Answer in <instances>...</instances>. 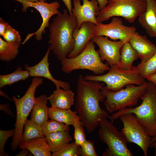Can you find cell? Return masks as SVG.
<instances>
[{"label": "cell", "instance_id": "obj_18", "mask_svg": "<svg viewBox=\"0 0 156 156\" xmlns=\"http://www.w3.org/2000/svg\"><path fill=\"white\" fill-rule=\"evenodd\" d=\"M146 1V10L138 17V21L149 36L156 38V0Z\"/></svg>", "mask_w": 156, "mask_h": 156}, {"label": "cell", "instance_id": "obj_8", "mask_svg": "<svg viewBox=\"0 0 156 156\" xmlns=\"http://www.w3.org/2000/svg\"><path fill=\"white\" fill-rule=\"evenodd\" d=\"M146 0H108L107 5L100 11L96 19L101 23L113 17H121L133 23L146 10Z\"/></svg>", "mask_w": 156, "mask_h": 156}, {"label": "cell", "instance_id": "obj_26", "mask_svg": "<svg viewBox=\"0 0 156 156\" xmlns=\"http://www.w3.org/2000/svg\"><path fill=\"white\" fill-rule=\"evenodd\" d=\"M30 77L27 70H23L21 66H18L14 72L7 75H0V88L7 85L10 86L20 81L25 80Z\"/></svg>", "mask_w": 156, "mask_h": 156}, {"label": "cell", "instance_id": "obj_6", "mask_svg": "<svg viewBox=\"0 0 156 156\" xmlns=\"http://www.w3.org/2000/svg\"><path fill=\"white\" fill-rule=\"evenodd\" d=\"M43 82V79L40 77H34L25 93L22 97L17 98L15 96L13 97L16 112L15 134L10 146L11 149L13 151L16 150L22 141L24 125L35 103L36 89Z\"/></svg>", "mask_w": 156, "mask_h": 156}, {"label": "cell", "instance_id": "obj_34", "mask_svg": "<svg viewBox=\"0 0 156 156\" xmlns=\"http://www.w3.org/2000/svg\"><path fill=\"white\" fill-rule=\"evenodd\" d=\"M81 156H97L94 143L92 141L87 140L81 146Z\"/></svg>", "mask_w": 156, "mask_h": 156}, {"label": "cell", "instance_id": "obj_28", "mask_svg": "<svg viewBox=\"0 0 156 156\" xmlns=\"http://www.w3.org/2000/svg\"><path fill=\"white\" fill-rule=\"evenodd\" d=\"M43 133L45 136L48 134L60 131H69V126L54 120L51 119L45 121L41 126Z\"/></svg>", "mask_w": 156, "mask_h": 156}, {"label": "cell", "instance_id": "obj_15", "mask_svg": "<svg viewBox=\"0 0 156 156\" xmlns=\"http://www.w3.org/2000/svg\"><path fill=\"white\" fill-rule=\"evenodd\" d=\"M96 25L89 21L83 22L80 27L75 28L73 36L75 41L74 48L67 57H75L81 53L95 36Z\"/></svg>", "mask_w": 156, "mask_h": 156}, {"label": "cell", "instance_id": "obj_11", "mask_svg": "<svg viewBox=\"0 0 156 156\" xmlns=\"http://www.w3.org/2000/svg\"><path fill=\"white\" fill-rule=\"evenodd\" d=\"M20 3L23 5L22 11L26 12L28 8L33 7L35 8L40 14L42 18V22L40 28L36 32L29 34L22 44H24L33 35H36V39L40 41L42 38V34L45 32L46 27H49V20L51 17L54 15H58L60 12L58 10L60 7L59 3L57 1L48 3L44 1H39L36 2H31L25 0H14Z\"/></svg>", "mask_w": 156, "mask_h": 156}, {"label": "cell", "instance_id": "obj_24", "mask_svg": "<svg viewBox=\"0 0 156 156\" xmlns=\"http://www.w3.org/2000/svg\"><path fill=\"white\" fill-rule=\"evenodd\" d=\"M138 58L137 53L129 42L125 43L121 48L119 61L116 66L122 69L130 70L133 67L134 62Z\"/></svg>", "mask_w": 156, "mask_h": 156}, {"label": "cell", "instance_id": "obj_38", "mask_svg": "<svg viewBox=\"0 0 156 156\" xmlns=\"http://www.w3.org/2000/svg\"><path fill=\"white\" fill-rule=\"evenodd\" d=\"M98 3L100 11L103 10L107 5L108 0H96Z\"/></svg>", "mask_w": 156, "mask_h": 156}, {"label": "cell", "instance_id": "obj_1", "mask_svg": "<svg viewBox=\"0 0 156 156\" xmlns=\"http://www.w3.org/2000/svg\"><path fill=\"white\" fill-rule=\"evenodd\" d=\"M103 87L100 82L86 80L81 75L78 76L75 111L89 133L99 125L101 120L109 117L107 111L101 109L99 105L105 99L101 91Z\"/></svg>", "mask_w": 156, "mask_h": 156}, {"label": "cell", "instance_id": "obj_27", "mask_svg": "<svg viewBox=\"0 0 156 156\" xmlns=\"http://www.w3.org/2000/svg\"><path fill=\"white\" fill-rule=\"evenodd\" d=\"M24 127V131L22 135V141H27L45 136L43 133L41 127L35 124L31 119H27Z\"/></svg>", "mask_w": 156, "mask_h": 156}, {"label": "cell", "instance_id": "obj_16", "mask_svg": "<svg viewBox=\"0 0 156 156\" xmlns=\"http://www.w3.org/2000/svg\"><path fill=\"white\" fill-rule=\"evenodd\" d=\"M51 50L49 47L44 56L39 63L32 66L26 64L25 66V68L28 71L30 77H44L52 82L56 87H59L66 90L70 89L71 86L68 82L55 79L50 73L48 58Z\"/></svg>", "mask_w": 156, "mask_h": 156}, {"label": "cell", "instance_id": "obj_44", "mask_svg": "<svg viewBox=\"0 0 156 156\" xmlns=\"http://www.w3.org/2000/svg\"><path fill=\"white\" fill-rule=\"evenodd\" d=\"M154 147L155 148L154 155L156 156V146H155Z\"/></svg>", "mask_w": 156, "mask_h": 156}, {"label": "cell", "instance_id": "obj_46", "mask_svg": "<svg viewBox=\"0 0 156 156\" xmlns=\"http://www.w3.org/2000/svg\"></svg>", "mask_w": 156, "mask_h": 156}, {"label": "cell", "instance_id": "obj_19", "mask_svg": "<svg viewBox=\"0 0 156 156\" xmlns=\"http://www.w3.org/2000/svg\"><path fill=\"white\" fill-rule=\"evenodd\" d=\"M74 92L70 89H62L57 87L49 96L47 97V99L51 107L68 109L74 104Z\"/></svg>", "mask_w": 156, "mask_h": 156}, {"label": "cell", "instance_id": "obj_13", "mask_svg": "<svg viewBox=\"0 0 156 156\" xmlns=\"http://www.w3.org/2000/svg\"><path fill=\"white\" fill-rule=\"evenodd\" d=\"M99 47L97 51L102 61L106 60L110 66H116L120 58L121 48L125 44L122 42L112 41L107 37L94 36L92 39Z\"/></svg>", "mask_w": 156, "mask_h": 156}, {"label": "cell", "instance_id": "obj_23", "mask_svg": "<svg viewBox=\"0 0 156 156\" xmlns=\"http://www.w3.org/2000/svg\"><path fill=\"white\" fill-rule=\"evenodd\" d=\"M69 131H58L49 133L46 136L52 153L59 151L72 141Z\"/></svg>", "mask_w": 156, "mask_h": 156}, {"label": "cell", "instance_id": "obj_29", "mask_svg": "<svg viewBox=\"0 0 156 156\" xmlns=\"http://www.w3.org/2000/svg\"><path fill=\"white\" fill-rule=\"evenodd\" d=\"M137 67L140 74L145 79L156 73V53L148 60L141 62Z\"/></svg>", "mask_w": 156, "mask_h": 156}, {"label": "cell", "instance_id": "obj_7", "mask_svg": "<svg viewBox=\"0 0 156 156\" xmlns=\"http://www.w3.org/2000/svg\"><path fill=\"white\" fill-rule=\"evenodd\" d=\"M107 73L100 75H87L85 79L103 82L106 84L105 89L117 91L130 84L140 85L146 81L140 73L137 66H133L130 70H126L116 66H110Z\"/></svg>", "mask_w": 156, "mask_h": 156}, {"label": "cell", "instance_id": "obj_2", "mask_svg": "<svg viewBox=\"0 0 156 156\" xmlns=\"http://www.w3.org/2000/svg\"><path fill=\"white\" fill-rule=\"evenodd\" d=\"M77 24L76 18L70 16L66 9L54 18L49 24V47L58 60L67 57L73 51L75 45L73 34Z\"/></svg>", "mask_w": 156, "mask_h": 156}, {"label": "cell", "instance_id": "obj_32", "mask_svg": "<svg viewBox=\"0 0 156 156\" xmlns=\"http://www.w3.org/2000/svg\"><path fill=\"white\" fill-rule=\"evenodd\" d=\"M15 129L8 130H0V156H9L4 151V148L5 143L10 137L14 136Z\"/></svg>", "mask_w": 156, "mask_h": 156}, {"label": "cell", "instance_id": "obj_36", "mask_svg": "<svg viewBox=\"0 0 156 156\" xmlns=\"http://www.w3.org/2000/svg\"><path fill=\"white\" fill-rule=\"evenodd\" d=\"M0 110H3L8 114L14 116V115L10 110L8 103L1 104L0 105Z\"/></svg>", "mask_w": 156, "mask_h": 156}, {"label": "cell", "instance_id": "obj_30", "mask_svg": "<svg viewBox=\"0 0 156 156\" xmlns=\"http://www.w3.org/2000/svg\"><path fill=\"white\" fill-rule=\"evenodd\" d=\"M81 147L74 141L69 143L59 151L53 153L52 156H78L81 155Z\"/></svg>", "mask_w": 156, "mask_h": 156}, {"label": "cell", "instance_id": "obj_45", "mask_svg": "<svg viewBox=\"0 0 156 156\" xmlns=\"http://www.w3.org/2000/svg\"><path fill=\"white\" fill-rule=\"evenodd\" d=\"M40 1L46 2V0H39Z\"/></svg>", "mask_w": 156, "mask_h": 156}, {"label": "cell", "instance_id": "obj_17", "mask_svg": "<svg viewBox=\"0 0 156 156\" xmlns=\"http://www.w3.org/2000/svg\"><path fill=\"white\" fill-rule=\"evenodd\" d=\"M129 42L137 53L141 62L147 61L156 53V46L146 36L136 32Z\"/></svg>", "mask_w": 156, "mask_h": 156}, {"label": "cell", "instance_id": "obj_3", "mask_svg": "<svg viewBox=\"0 0 156 156\" xmlns=\"http://www.w3.org/2000/svg\"><path fill=\"white\" fill-rule=\"evenodd\" d=\"M141 99L142 102L140 105L116 112L110 118L113 121L125 114H133L147 133L153 138L156 136V85L149 81L147 90Z\"/></svg>", "mask_w": 156, "mask_h": 156}, {"label": "cell", "instance_id": "obj_5", "mask_svg": "<svg viewBox=\"0 0 156 156\" xmlns=\"http://www.w3.org/2000/svg\"><path fill=\"white\" fill-rule=\"evenodd\" d=\"M60 62L62 70L66 73L76 70L86 69L97 75L104 73L110 69L108 64L102 62L92 40L79 55L73 58L66 57Z\"/></svg>", "mask_w": 156, "mask_h": 156}, {"label": "cell", "instance_id": "obj_4", "mask_svg": "<svg viewBox=\"0 0 156 156\" xmlns=\"http://www.w3.org/2000/svg\"><path fill=\"white\" fill-rule=\"evenodd\" d=\"M148 82L140 85L130 84L117 91L105 89L101 90L105 99L104 105L107 111L110 113L116 112L136 105L148 88Z\"/></svg>", "mask_w": 156, "mask_h": 156}, {"label": "cell", "instance_id": "obj_9", "mask_svg": "<svg viewBox=\"0 0 156 156\" xmlns=\"http://www.w3.org/2000/svg\"><path fill=\"white\" fill-rule=\"evenodd\" d=\"M98 135L100 140L107 146L103 156H132L127 147L126 140L121 132L107 119L100 122Z\"/></svg>", "mask_w": 156, "mask_h": 156}, {"label": "cell", "instance_id": "obj_43", "mask_svg": "<svg viewBox=\"0 0 156 156\" xmlns=\"http://www.w3.org/2000/svg\"><path fill=\"white\" fill-rule=\"evenodd\" d=\"M31 2H36L39 1V0H25Z\"/></svg>", "mask_w": 156, "mask_h": 156}, {"label": "cell", "instance_id": "obj_14", "mask_svg": "<svg viewBox=\"0 0 156 156\" xmlns=\"http://www.w3.org/2000/svg\"><path fill=\"white\" fill-rule=\"evenodd\" d=\"M83 4H81L80 0H73V8L72 12L73 15L76 18L77 28H79L84 22L89 21L96 25L99 23L96 17L100 12L98 3L96 0H82Z\"/></svg>", "mask_w": 156, "mask_h": 156}, {"label": "cell", "instance_id": "obj_31", "mask_svg": "<svg viewBox=\"0 0 156 156\" xmlns=\"http://www.w3.org/2000/svg\"><path fill=\"white\" fill-rule=\"evenodd\" d=\"M74 138L75 144L81 146L87 140L85 133L83 130L84 126L82 124L75 125Z\"/></svg>", "mask_w": 156, "mask_h": 156}, {"label": "cell", "instance_id": "obj_22", "mask_svg": "<svg viewBox=\"0 0 156 156\" xmlns=\"http://www.w3.org/2000/svg\"><path fill=\"white\" fill-rule=\"evenodd\" d=\"M19 147L21 149H27L34 156H50L52 155L45 136L27 141H22Z\"/></svg>", "mask_w": 156, "mask_h": 156}, {"label": "cell", "instance_id": "obj_20", "mask_svg": "<svg viewBox=\"0 0 156 156\" xmlns=\"http://www.w3.org/2000/svg\"><path fill=\"white\" fill-rule=\"evenodd\" d=\"M49 118L69 126L82 124L79 116L75 111L70 109H62L48 107Z\"/></svg>", "mask_w": 156, "mask_h": 156}, {"label": "cell", "instance_id": "obj_25", "mask_svg": "<svg viewBox=\"0 0 156 156\" xmlns=\"http://www.w3.org/2000/svg\"><path fill=\"white\" fill-rule=\"evenodd\" d=\"M21 42H8L0 37V60L9 62L15 59L19 52Z\"/></svg>", "mask_w": 156, "mask_h": 156}, {"label": "cell", "instance_id": "obj_40", "mask_svg": "<svg viewBox=\"0 0 156 156\" xmlns=\"http://www.w3.org/2000/svg\"><path fill=\"white\" fill-rule=\"evenodd\" d=\"M146 79L156 85V73L148 77Z\"/></svg>", "mask_w": 156, "mask_h": 156}, {"label": "cell", "instance_id": "obj_42", "mask_svg": "<svg viewBox=\"0 0 156 156\" xmlns=\"http://www.w3.org/2000/svg\"><path fill=\"white\" fill-rule=\"evenodd\" d=\"M0 95L4 97L9 100L14 102V101L13 99H12L10 98L6 94L2 91L1 90H0Z\"/></svg>", "mask_w": 156, "mask_h": 156}, {"label": "cell", "instance_id": "obj_21", "mask_svg": "<svg viewBox=\"0 0 156 156\" xmlns=\"http://www.w3.org/2000/svg\"><path fill=\"white\" fill-rule=\"evenodd\" d=\"M48 99L45 94L35 97V101L31 113V119L37 125L41 126L49 118Z\"/></svg>", "mask_w": 156, "mask_h": 156}, {"label": "cell", "instance_id": "obj_12", "mask_svg": "<svg viewBox=\"0 0 156 156\" xmlns=\"http://www.w3.org/2000/svg\"><path fill=\"white\" fill-rule=\"evenodd\" d=\"M136 32L134 27L125 26L120 18L113 17L108 24L101 23L96 25L95 36H106L114 41L119 40L125 43L129 42Z\"/></svg>", "mask_w": 156, "mask_h": 156}, {"label": "cell", "instance_id": "obj_41", "mask_svg": "<svg viewBox=\"0 0 156 156\" xmlns=\"http://www.w3.org/2000/svg\"><path fill=\"white\" fill-rule=\"evenodd\" d=\"M155 146H156V136L152 138L150 147H154Z\"/></svg>", "mask_w": 156, "mask_h": 156}, {"label": "cell", "instance_id": "obj_35", "mask_svg": "<svg viewBox=\"0 0 156 156\" xmlns=\"http://www.w3.org/2000/svg\"><path fill=\"white\" fill-rule=\"evenodd\" d=\"M9 23L5 22L2 18H0V35L3 36L8 27Z\"/></svg>", "mask_w": 156, "mask_h": 156}, {"label": "cell", "instance_id": "obj_33", "mask_svg": "<svg viewBox=\"0 0 156 156\" xmlns=\"http://www.w3.org/2000/svg\"><path fill=\"white\" fill-rule=\"evenodd\" d=\"M3 40L8 42H21L22 39L18 32L9 25L3 36Z\"/></svg>", "mask_w": 156, "mask_h": 156}, {"label": "cell", "instance_id": "obj_10", "mask_svg": "<svg viewBox=\"0 0 156 156\" xmlns=\"http://www.w3.org/2000/svg\"><path fill=\"white\" fill-rule=\"evenodd\" d=\"M119 118L123 125L121 132L127 142L136 144L142 149L144 155L147 156L152 138L146 132L133 114H125Z\"/></svg>", "mask_w": 156, "mask_h": 156}, {"label": "cell", "instance_id": "obj_39", "mask_svg": "<svg viewBox=\"0 0 156 156\" xmlns=\"http://www.w3.org/2000/svg\"><path fill=\"white\" fill-rule=\"evenodd\" d=\"M22 150L16 155V156H26L30 152L29 150L26 148L22 149Z\"/></svg>", "mask_w": 156, "mask_h": 156}, {"label": "cell", "instance_id": "obj_37", "mask_svg": "<svg viewBox=\"0 0 156 156\" xmlns=\"http://www.w3.org/2000/svg\"><path fill=\"white\" fill-rule=\"evenodd\" d=\"M66 7L69 14L73 16L71 0H62Z\"/></svg>", "mask_w": 156, "mask_h": 156}]
</instances>
